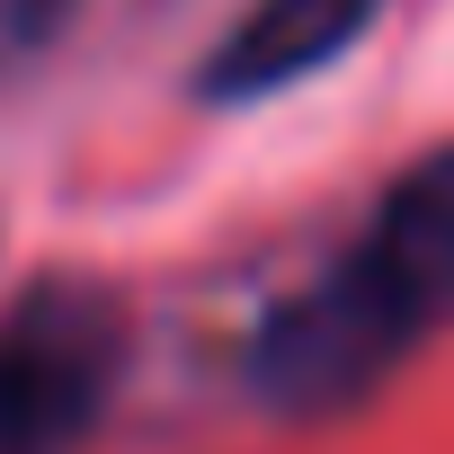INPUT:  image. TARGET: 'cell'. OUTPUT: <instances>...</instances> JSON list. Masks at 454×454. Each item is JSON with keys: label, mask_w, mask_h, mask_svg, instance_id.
Returning <instances> with one entry per match:
<instances>
[{"label": "cell", "mask_w": 454, "mask_h": 454, "mask_svg": "<svg viewBox=\"0 0 454 454\" xmlns=\"http://www.w3.org/2000/svg\"><path fill=\"white\" fill-rule=\"evenodd\" d=\"M410 330H419V312H410L365 259H348V268H330L312 294H294V303L268 321L259 374H268L277 401L330 410V401H356V392L410 348Z\"/></svg>", "instance_id": "cell-1"}, {"label": "cell", "mask_w": 454, "mask_h": 454, "mask_svg": "<svg viewBox=\"0 0 454 454\" xmlns=\"http://www.w3.org/2000/svg\"><path fill=\"white\" fill-rule=\"evenodd\" d=\"M419 321H436V312H454V152H436V160H419L392 196H383V214H374V241L356 250Z\"/></svg>", "instance_id": "cell-4"}, {"label": "cell", "mask_w": 454, "mask_h": 454, "mask_svg": "<svg viewBox=\"0 0 454 454\" xmlns=\"http://www.w3.org/2000/svg\"><path fill=\"white\" fill-rule=\"evenodd\" d=\"M107 321L81 303H45L0 330V454H72L107 401Z\"/></svg>", "instance_id": "cell-2"}, {"label": "cell", "mask_w": 454, "mask_h": 454, "mask_svg": "<svg viewBox=\"0 0 454 454\" xmlns=\"http://www.w3.org/2000/svg\"><path fill=\"white\" fill-rule=\"evenodd\" d=\"M374 10H383V0H259V10L223 36V54L205 63V90H214V98L286 90V81L321 72L330 54H348Z\"/></svg>", "instance_id": "cell-3"}, {"label": "cell", "mask_w": 454, "mask_h": 454, "mask_svg": "<svg viewBox=\"0 0 454 454\" xmlns=\"http://www.w3.org/2000/svg\"><path fill=\"white\" fill-rule=\"evenodd\" d=\"M63 10H72V0H0V63L36 54V45L63 27Z\"/></svg>", "instance_id": "cell-5"}]
</instances>
